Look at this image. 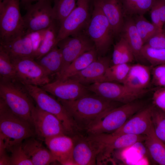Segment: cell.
<instances>
[{
	"mask_svg": "<svg viewBox=\"0 0 165 165\" xmlns=\"http://www.w3.org/2000/svg\"><path fill=\"white\" fill-rule=\"evenodd\" d=\"M22 147L33 165H49L56 161L49 150L46 148L40 141L33 137L24 140Z\"/></svg>",
	"mask_w": 165,
	"mask_h": 165,
	"instance_id": "obj_22",
	"label": "cell"
},
{
	"mask_svg": "<svg viewBox=\"0 0 165 165\" xmlns=\"http://www.w3.org/2000/svg\"><path fill=\"white\" fill-rule=\"evenodd\" d=\"M141 54L143 59L152 66L165 64V49H156L144 45Z\"/></svg>",
	"mask_w": 165,
	"mask_h": 165,
	"instance_id": "obj_36",
	"label": "cell"
},
{
	"mask_svg": "<svg viewBox=\"0 0 165 165\" xmlns=\"http://www.w3.org/2000/svg\"><path fill=\"white\" fill-rule=\"evenodd\" d=\"M131 16L144 44L151 37L162 29L149 22L143 15H136Z\"/></svg>",
	"mask_w": 165,
	"mask_h": 165,
	"instance_id": "obj_32",
	"label": "cell"
},
{
	"mask_svg": "<svg viewBox=\"0 0 165 165\" xmlns=\"http://www.w3.org/2000/svg\"><path fill=\"white\" fill-rule=\"evenodd\" d=\"M150 16L152 23L160 28L162 29L163 25L162 23L160 14L158 4L156 1L150 10Z\"/></svg>",
	"mask_w": 165,
	"mask_h": 165,
	"instance_id": "obj_41",
	"label": "cell"
},
{
	"mask_svg": "<svg viewBox=\"0 0 165 165\" xmlns=\"http://www.w3.org/2000/svg\"><path fill=\"white\" fill-rule=\"evenodd\" d=\"M152 119L156 135L165 145V112L154 105Z\"/></svg>",
	"mask_w": 165,
	"mask_h": 165,
	"instance_id": "obj_34",
	"label": "cell"
},
{
	"mask_svg": "<svg viewBox=\"0 0 165 165\" xmlns=\"http://www.w3.org/2000/svg\"><path fill=\"white\" fill-rule=\"evenodd\" d=\"M20 0L0 1V41H6L25 34Z\"/></svg>",
	"mask_w": 165,
	"mask_h": 165,
	"instance_id": "obj_7",
	"label": "cell"
},
{
	"mask_svg": "<svg viewBox=\"0 0 165 165\" xmlns=\"http://www.w3.org/2000/svg\"><path fill=\"white\" fill-rule=\"evenodd\" d=\"M152 82L159 87H165V64L152 66Z\"/></svg>",
	"mask_w": 165,
	"mask_h": 165,
	"instance_id": "obj_38",
	"label": "cell"
},
{
	"mask_svg": "<svg viewBox=\"0 0 165 165\" xmlns=\"http://www.w3.org/2000/svg\"><path fill=\"white\" fill-rule=\"evenodd\" d=\"M152 99L154 105L165 112V87L156 89Z\"/></svg>",
	"mask_w": 165,
	"mask_h": 165,
	"instance_id": "obj_40",
	"label": "cell"
},
{
	"mask_svg": "<svg viewBox=\"0 0 165 165\" xmlns=\"http://www.w3.org/2000/svg\"><path fill=\"white\" fill-rule=\"evenodd\" d=\"M98 56L95 48L83 53L73 61L56 79H64L69 78L84 69L96 60Z\"/></svg>",
	"mask_w": 165,
	"mask_h": 165,
	"instance_id": "obj_25",
	"label": "cell"
},
{
	"mask_svg": "<svg viewBox=\"0 0 165 165\" xmlns=\"http://www.w3.org/2000/svg\"><path fill=\"white\" fill-rule=\"evenodd\" d=\"M120 35L127 42L134 53L135 59L139 60H144L141 54L144 43L137 31L131 16H125Z\"/></svg>",
	"mask_w": 165,
	"mask_h": 165,
	"instance_id": "obj_23",
	"label": "cell"
},
{
	"mask_svg": "<svg viewBox=\"0 0 165 165\" xmlns=\"http://www.w3.org/2000/svg\"><path fill=\"white\" fill-rule=\"evenodd\" d=\"M57 99L66 101L76 100L90 92L84 86L70 78L55 80L40 87Z\"/></svg>",
	"mask_w": 165,
	"mask_h": 165,
	"instance_id": "obj_15",
	"label": "cell"
},
{
	"mask_svg": "<svg viewBox=\"0 0 165 165\" xmlns=\"http://www.w3.org/2000/svg\"><path fill=\"white\" fill-rule=\"evenodd\" d=\"M134 59V53L127 42L120 36L114 46L112 57L113 64H130Z\"/></svg>",
	"mask_w": 165,
	"mask_h": 165,
	"instance_id": "obj_29",
	"label": "cell"
},
{
	"mask_svg": "<svg viewBox=\"0 0 165 165\" xmlns=\"http://www.w3.org/2000/svg\"><path fill=\"white\" fill-rule=\"evenodd\" d=\"M91 1L77 0L75 8L60 25L58 42L66 37L85 31L91 16L90 5Z\"/></svg>",
	"mask_w": 165,
	"mask_h": 165,
	"instance_id": "obj_10",
	"label": "cell"
},
{
	"mask_svg": "<svg viewBox=\"0 0 165 165\" xmlns=\"http://www.w3.org/2000/svg\"><path fill=\"white\" fill-rule=\"evenodd\" d=\"M24 85L38 106L57 118L63 124L68 135L75 134L78 129L71 116L58 100L40 86Z\"/></svg>",
	"mask_w": 165,
	"mask_h": 165,
	"instance_id": "obj_6",
	"label": "cell"
},
{
	"mask_svg": "<svg viewBox=\"0 0 165 165\" xmlns=\"http://www.w3.org/2000/svg\"><path fill=\"white\" fill-rule=\"evenodd\" d=\"M110 61L108 57L98 56L84 69L69 78L85 86L97 82L110 66Z\"/></svg>",
	"mask_w": 165,
	"mask_h": 165,
	"instance_id": "obj_21",
	"label": "cell"
},
{
	"mask_svg": "<svg viewBox=\"0 0 165 165\" xmlns=\"http://www.w3.org/2000/svg\"><path fill=\"white\" fill-rule=\"evenodd\" d=\"M151 68L140 64L131 65L123 84L134 90L145 89L151 81Z\"/></svg>",
	"mask_w": 165,
	"mask_h": 165,
	"instance_id": "obj_24",
	"label": "cell"
},
{
	"mask_svg": "<svg viewBox=\"0 0 165 165\" xmlns=\"http://www.w3.org/2000/svg\"><path fill=\"white\" fill-rule=\"evenodd\" d=\"M56 161L62 165H73L72 155L74 139L68 135H60L44 141Z\"/></svg>",
	"mask_w": 165,
	"mask_h": 165,
	"instance_id": "obj_18",
	"label": "cell"
},
{
	"mask_svg": "<svg viewBox=\"0 0 165 165\" xmlns=\"http://www.w3.org/2000/svg\"><path fill=\"white\" fill-rule=\"evenodd\" d=\"M143 106L142 103L134 101L114 108L96 119L86 129V132L88 134L113 133Z\"/></svg>",
	"mask_w": 165,
	"mask_h": 165,
	"instance_id": "obj_4",
	"label": "cell"
},
{
	"mask_svg": "<svg viewBox=\"0 0 165 165\" xmlns=\"http://www.w3.org/2000/svg\"><path fill=\"white\" fill-rule=\"evenodd\" d=\"M144 45L156 49H165V31L161 29L148 39Z\"/></svg>",
	"mask_w": 165,
	"mask_h": 165,
	"instance_id": "obj_39",
	"label": "cell"
},
{
	"mask_svg": "<svg viewBox=\"0 0 165 165\" xmlns=\"http://www.w3.org/2000/svg\"><path fill=\"white\" fill-rule=\"evenodd\" d=\"M1 0H0V1H1Z\"/></svg>",
	"mask_w": 165,
	"mask_h": 165,
	"instance_id": "obj_45",
	"label": "cell"
},
{
	"mask_svg": "<svg viewBox=\"0 0 165 165\" xmlns=\"http://www.w3.org/2000/svg\"><path fill=\"white\" fill-rule=\"evenodd\" d=\"M88 137L97 146L100 161L110 157L116 149H121L144 141L145 135L116 134L112 133L88 134Z\"/></svg>",
	"mask_w": 165,
	"mask_h": 165,
	"instance_id": "obj_9",
	"label": "cell"
},
{
	"mask_svg": "<svg viewBox=\"0 0 165 165\" xmlns=\"http://www.w3.org/2000/svg\"><path fill=\"white\" fill-rule=\"evenodd\" d=\"M0 165H10V156H8L6 152L0 154Z\"/></svg>",
	"mask_w": 165,
	"mask_h": 165,
	"instance_id": "obj_42",
	"label": "cell"
},
{
	"mask_svg": "<svg viewBox=\"0 0 165 165\" xmlns=\"http://www.w3.org/2000/svg\"><path fill=\"white\" fill-rule=\"evenodd\" d=\"M156 0H120L125 15H144L153 5Z\"/></svg>",
	"mask_w": 165,
	"mask_h": 165,
	"instance_id": "obj_31",
	"label": "cell"
},
{
	"mask_svg": "<svg viewBox=\"0 0 165 165\" xmlns=\"http://www.w3.org/2000/svg\"><path fill=\"white\" fill-rule=\"evenodd\" d=\"M59 27L60 24L55 20L46 29L43 39L36 53L35 60L39 59L57 45Z\"/></svg>",
	"mask_w": 165,
	"mask_h": 165,
	"instance_id": "obj_28",
	"label": "cell"
},
{
	"mask_svg": "<svg viewBox=\"0 0 165 165\" xmlns=\"http://www.w3.org/2000/svg\"><path fill=\"white\" fill-rule=\"evenodd\" d=\"M53 10L55 20L61 23L74 9L78 0H53Z\"/></svg>",
	"mask_w": 165,
	"mask_h": 165,
	"instance_id": "obj_33",
	"label": "cell"
},
{
	"mask_svg": "<svg viewBox=\"0 0 165 165\" xmlns=\"http://www.w3.org/2000/svg\"><path fill=\"white\" fill-rule=\"evenodd\" d=\"M0 48L6 52L11 59L31 57L35 53L31 38L28 33L6 41H0Z\"/></svg>",
	"mask_w": 165,
	"mask_h": 165,
	"instance_id": "obj_19",
	"label": "cell"
},
{
	"mask_svg": "<svg viewBox=\"0 0 165 165\" xmlns=\"http://www.w3.org/2000/svg\"><path fill=\"white\" fill-rule=\"evenodd\" d=\"M57 46L61 51L63 61L61 71L58 75L78 57L95 48L94 44L85 31L61 40Z\"/></svg>",
	"mask_w": 165,
	"mask_h": 165,
	"instance_id": "obj_14",
	"label": "cell"
},
{
	"mask_svg": "<svg viewBox=\"0 0 165 165\" xmlns=\"http://www.w3.org/2000/svg\"><path fill=\"white\" fill-rule=\"evenodd\" d=\"M57 100L73 120L78 130H85L100 116L117 107L116 103L90 93L72 101Z\"/></svg>",
	"mask_w": 165,
	"mask_h": 165,
	"instance_id": "obj_1",
	"label": "cell"
},
{
	"mask_svg": "<svg viewBox=\"0 0 165 165\" xmlns=\"http://www.w3.org/2000/svg\"><path fill=\"white\" fill-rule=\"evenodd\" d=\"M0 98L14 113L32 124L31 114L35 105L24 84L15 79H0Z\"/></svg>",
	"mask_w": 165,
	"mask_h": 165,
	"instance_id": "obj_3",
	"label": "cell"
},
{
	"mask_svg": "<svg viewBox=\"0 0 165 165\" xmlns=\"http://www.w3.org/2000/svg\"><path fill=\"white\" fill-rule=\"evenodd\" d=\"M22 143L14 146L10 151L11 152L10 165H33L31 160L23 150Z\"/></svg>",
	"mask_w": 165,
	"mask_h": 165,
	"instance_id": "obj_37",
	"label": "cell"
},
{
	"mask_svg": "<svg viewBox=\"0 0 165 165\" xmlns=\"http://www.w3.org/2000/svg\"><path fill=\"white\" fill-rule=\"evenodd\" d=\"M73 138L75 142L72 155L73 165L96 164L99 151L95 143L88 136L77 135Z\"/></svg>",
	"mask_w": 165,
	"mask_h": 165,
	"instance_id": "obj_17",
	"label": "cell"
},
{
	"mask_svg": "<svg viewBox=\"0 0 165 165\" xmlns=\"http://www.w3.org/2000/svg\"><path fill=\"white\" fill-rule=\"evenodd\" d=\"M50 0H40L25 6L23 16L26 32L38 31L49 27L55 20Z\"/></svg>",
	"mask_w": 165,
	"mask_h": 165,
	"instance_id": "obj_11",
	"label": "cell"
},
{
	"mask_svg": "<svg viewBox=\"0 0 165 165\" xmlns=\"http://www.w3.org/2000/svg\"><path fill=\"white\" fill-rule=\"evenodd\" d=\"M0 79H17L15 69L9 56L0 48Z\"/></svg>",
	"mask_w": 165,
	"mask_h": 165,
	"instance_id": "obj_35",
	"label": "cell"
},
{
	"mask_svg": "<svg viewBox=\"0 0 165 165\" xmlns=\"http://www.w3.org/2000/svg\"><path fill=\"white\" fill-rule=\"evenodd\" d=\"M40 0H20V1L23 4L25 5V6L32 3V2H37ZM52 1V0H50Z\"/></svg>",
	"mask_w": 165,
	"mask_h": 165,
	"instance_id": "obj_43",
	"label": "cell"
},
{
	"mask_svg": "<svg viewBox=\"0 0 165 165\" xmlns=\"http://www.w3.org/2000/svg\"><path fill=\"white\" fill-rule=\"evenodd\" d=\"M31 118L35 135L40 140L44 141L47 138L60 135H68L57 118L36 105L32 110Z\"/></svg>",
	"mask_w": 165,
	"mask_h": 165,
	"instance_id": "obj_12",
	"label": "cell"
},
{
	"mask_svg": "<svg viewBox=\"0 0 165 165\" xmlns=\"http://www.w3.org/2000/svg\"><path fill=\"white\" fill-rule=\"evenodd\" d=\"M100 7L110 24L114 36L120 35L125 15L120 0H92Z\"/></svg>",
	"mask_w": 165,
	"mask_h": 165,
	"instance_id": "obj_20",
	"label": "cell"
},
{
	"mask_svg": "<svg viewBox=\"0 0 165 165\" xmlns=\"http://www.w3.org/2000/svg\"><path fill=\"white\" fill-rule=\"evenodd\" d=\"M17 79L24 85L42 86L50 82V77L33 58L11 59Z\"/></svg>",
	"mask_w": 165,
	"mask_h": 165,
	"instance_id": "obj_13",
	"label": "cell"
},
{
	"mask_svg": "<svg viewBox=\"0 0 165 165\" xmlns=\"http://www.w3.org/2000/svg\"><path fill=\"white\" fill-rule=\"evenodd\" d=\"M93 3L90 18L85 31L94 44L98 56H104L114 35L108 20L100 7L93 1Z\"/></svg>",
	"mask_w": 165,
	"mask_h": 165,
	"instance_id": "obj_5",
	"label": "cell"
},
{
	"mask_svg": "<svg viewBox=\"0 0 165 165\" xmlns=\"http://www.w3.org/2000/svg\"><path fill=\"white\" fill-rule=\"evenodd\" d=\"M144 141L151 156L157 163L165 165V145L156 135L153 125Z\"/></svg>",
	"mask_w": 165,
	"mask_h": 165,
	"instance_id": "obj_27",
	"label": "cell"
},
{
	"mask_svg": "<svg viewBox=\"0 0 165 165\" xmlns=\"http://www.w3.org/2000/svg\"><path fill=\"white\" fill-rule=\"evenodd\" d=\"M36 61L50 77L54 75L57 76L61 71L63 58L57 45Z\"/></svg>",
	"mask_w": 165,
	"mask_h": 165,
	"instance_id": "obj_26",
	"label": "cell"
},
{
	"mask_svg": "<svg viewBox=\"0 0 165 165\" xmlns=\"http://www.w3.org/2000/svg\"><path fill=\"white\" fill-rule=\"evenodd\" d=\"M131 65L130 64H119L110 66L98 82H108L123 84Z\"/></svg>",
	"mask_w": 165,
	"mask_h": 165,
	"instance_id": "obj_30",
	"label": "cell"
},
{
	"mask_svg": "<svg viewBox=\"0 0 165 165\" xmlns=\"http://www.w3.org/2000/svg\"><path fill=\"white\" fill-rule=\"evenodd\" d=\"M90 92L107 100L126 104L134 101L147 92V90L132 89L123 84L98 82L86 86Z\"/></svg>",
	"mask_w": 165,
	"mask_h": 165,
	"instance_id": "obj_8",
	"label": "cell"
},
{
	"mask_svg": "<svg viewBox=\"0 0 165 165\" xmlns=\"http://www.w3.org/2000/svg\"><path fill=\"white\" fill-rule=\"evenodd\" d=\"M163 29L165 31V23L164 24L163 26Z\"/></svg>",
	"mask_w": 165,
	"mask_h": 165,
	"instance_id": "obj_44",
	"label": "cell"
},
{
	"mask_svg": "<svg viewBox=\"0 0 165 165\" xmlns=\"http://www.w3.org/2000/svg\"><path fill=\"white\" fill-rule=\"evenodd\" d=\"M35 135L32 125L14 113L0 98V137L4 142L6 150Z\"/></svg>",
	"mask_w": 165,
	"mask_h": 165,
	"instance_id": "obj_2",
	"label": "cell"
},
{
	"mask_svg": "<svg viewBox=\"0 0 165 165\" xmlns=\"http://www.w3.org/2000/svg\"><path fill=\"white\" fill-rule=\"evenodd\" d=\"M153 106L141 109L133 115L114 134L145 135L152 126V112Z\"/></svg>",
	"mask_w": 165,
	"mask_h": 165,
	"instance_id": "obj_16",
	"label": "cell"
}]
</instances>
